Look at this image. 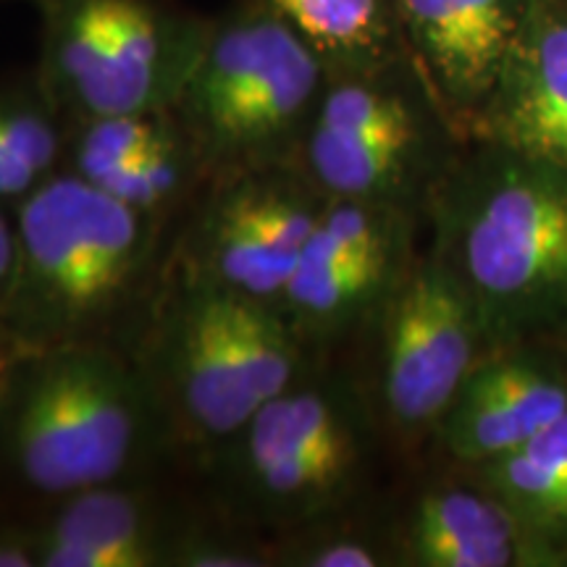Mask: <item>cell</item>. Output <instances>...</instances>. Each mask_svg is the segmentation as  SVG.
Segmentation results:
<instances>
[{
  "label": "cell",
  "instance_id": "obj_19",
  "mask_svg": "<svg viewBox=\"0 0 567 567\" xmlns=\"http://www.w3.org/2000/svg\"><path fill=\"white\" fill-rule=\"evenodd\" d=\"M481 465L509 513L544 536H567V410L526 446Z\"/></svg>",
  "mask_w": 567,
  "mask_h": 567
},
{
  "label": "cell",
  "instance_id": "obj_9",
  "mask_svg": "<svg viewBox=\"0 0 567 567\" xmlns=\"http://www.w3.org/2000/svg\"><path fill=\"white\" fill-rule=\"evenodd\" d=\"M326 205L300 163L218 174L205 184L174 264L279 308Z\"/></svg>",
  "mask_w": 567,
  "mask_h": 567
},
{
  "label": "cell",
  "instance_id": "obj_5",
  "mask_svg": "<svg viewBox=\"0 0 567 567\" xmlns=\"http://www.w3.org/2000/svg\"><path fill=\"white\" fill-rule=\"evenodd\" d=\"M329 69L268 0L210 17L200 59L174 105L208 176L297 163Z\"/></svg>",
  "mask_w": 567,
  "mask_h": 567
},
{
  "label": "cell",
  "instance_id": "obj_12",
  "mask_svg": "<svg viewBox=\"0 0 567 567\" xmlns=\"http://www.w3.org/2000/svg\"><path fill=\"white\" fill-rule=\"evenodd\" d=\"M534 0H396L413 63L450 124L492 103Z\"/></svg>",
  "mask_w": 567,
  "mask_h": 567
},
{
  "label": "cell",
  "instance_id": "obj_24",
  "mask_svg": "<svg viewBox=\"0 0 567 567\" xmlns=\"http://www.w3.org/2000/svg\"><path fill=\"white\" fill-rule=\"evenodd\" d=\"M13 279H17V221H13V208L0 203V318L9 308Z\"/></svg>",
  "mask_w": 567,
  "mask_h": 567
},
{
  "label": "cell",
  "instance_id": "obj_1",
  "mask_svg": "<svg viewBox=\"0 0 567 567\" xmlns=\"http://www.w3.org/2000/svg\"><path fill=\"white\" fill-rule=\"evenodd\" d=\"M172 446L151 381L116 342L24 352L0 402V467L42 499L145 478Z\"/></svg>",
  "mask_w": 567,
  "mask_h": 567
},
{
  "label": "cell",
  "instance_id": "obj_2",
  "mask_svg": "<svg viewBox=\"0 0 567 567\" xmlns=\"http://www.w3.org/2000/svg\"><path fill=\"white\" fill-rule=\"evenodd\" d=\"M434 255L471 295L486 339L567 308V166L496 142L444 166L429 197Z\"/></svg>",
  "mask_w": 567,
  "mask_h": 567
},
{
  "label": "cell",
  "instance_id": "obj_25",
  "mask_svg": "<svg viewBox=\"0 0 567 567\" xmlns=\"http://www.w3.org/2000/svg\"><path fill=\"white\" fill-rule=\"evenodd\" d=\"M24 352H30V347L21 342V339L13 334L11 326L0 318V402H3L6 389H9L13 368H17L19 360L24 358Z\"/></svg>",
  "mask_w": 567,
  "mask_h": 567
},
{
  "label": "cell",
  "instance_id": "obj_8",
  "mask_svg": "<svg viewBox=\"0 0 567 567\" xmlns=\"http://www.w3.org/2000/svg\"><path fill=\"white\" fill-rule=\"evenodd\" d=\"M450 124L413 59L381 69L329 74L297 163L331 200L408 210L429 197L444 168L434 166L436 126Z\"/></svg>",
  "mask_w": 567,
  "mask_h": 567
},
{
  "label": "cell",
  "instance_id": "obj_6",
  "mask_svg": "<svg viewBox=\"0 0 567 567\" xmlns=\"http://www.w3.org/2000/svg\"><path fill=\"white\" fill-rule=\"evenodd\" d=\"M40 13L42 87L66 122L172 111L210 17L172 0H30Z\"/></svg>",
  "mask_w": 567,
  "mask_h": 567
},
{
  "label": "cell",
  "instance_id": "obj_14",
  "mask_svg": "<svg viewBox=\"0 0 567 567\" xmlns=\"http://www.w3.org/2000/svg\"><path fill=\"white\" fill-rule=\"evenodd\" d=\"M481 126L513 151L567 166V0H534Z\"/></svg>",
  "mask_w": 567,
  "mask_h": 567
},
{
  "label": "cell",
  "instance_id": "obj_13",
  "mask_svg": "<svg viewBox=\"0 0 567 567\" xmlns=\"http://www.w3.org/2000/svg\"><path fill=\"white\" fill-rule=\"evenodd\" d=\"M184 520L145 478L63 496L38 523L40 567H168Z\"/></svg>",
  "mask_w": 567,
  "mask_h": 567
},
{
  "label": "cell",
  "instance_id": "obj_23",
  "mask_svg": "<svg viewBox=\"0 0 567 567\" xmlns=\"http://www.w3.org/2000/svg\"><path fill=\"white\" fill-rule=\"evenodd\" d=\"M0 567H40L38 523H0Z\"/></svg>",
  "mask_w": 567,
  "mask_h": 567
},
{
  "label": "cell",
  "instance_id": "obj_11",
  "mask_svg": "<svg viewBox=\"0 0 567 567\" xmlns=\"http://www.w3.org/2000/svg\"><path fill=\"white\" fill-rule=\"evenodd\" d=\"M408 221L394 205L329 197L279 305L308 350L384 310L408 274Z\"/></svg>",
  "mask_w": 567,
  "mask_h": 567
},
{
  "label": "cell",
  "instance_id": "obj_10",
  "mask_svg": "<svg viewBox=\"0 0 567 567\" xmlns=\"http://www.w3.org/2000/svg\"><path fill=\"white\" fill-rule=\"evenodd\" d=\"M381 396L402 431L439 425L476 368L484 339L476 305L434 252L402 281L384 305Z\"/></svg>",
  "mask_w": 567,
  "mask_h": 567
},
{
  "label": "cell",
  "instance_id": "obj_7",
  "mask_svg": "<svg viewBox=\"0 0 567 567\" xmlns=\"http://www.w3.org/2000/svg\"><path fill=\"white\" fill-rule=\"evenodd\" d=\"M208 460L229 520L279 536L339 505L360 463V429L342 389L308 368Z\"/></svg>",
  "mask_w": 567,
  "mask_h": 567
},
{
  "label": "cell",
  "instance_id": "obj_15",
  "mask_svg": "<svg viewBox=\"0 0 567 567\" xmlns=\"http://www.w3.org/2000/svg\"><path fill=\"white\" fill-rule=\"evenodd\" d=\"M567 410V384L528 358L476 363L452 400L439 431L465 463H488L520 450Z\"/></svg>",
  "mask_w": 567,
  "mask_h": 567
},
{
  "label": "cell",
  "instance_id": "obj_4",
  "mask_svg": "<svg viewBox=\"0 0 567 567\" xmlns=\"http://www.w3.org/2000/svg\"><path fill=\"white\" fill-rule=\"evenodd\" d=\"M174 264V260H172ZM145 305L134 360L176 444L210 457L310 368V350L276 305L172 266Z\"/></svg>",
  "mask_w": 567,
  "mask_h": 567
},
{
  "label": "cell",
  "instance_id": "obj_17",
  "mask_svg": "<svg viewBox=\"0 0 567 567\" xmlns=\"http://www.w3.org/2000/svg\"><path fill=\"white\" fill-rule=\"evenodd\" d=\"M329 69L365 71L410 59L396 0H268Z\"/></svg>",
  "mask_w": 567,
  "mask_h": 567
},
{
  "label": "cell",
  "instance_id": "obj_18",
  "mask_svg": "<svg viewBox=\"0 0 567 567\" xmlns=\"http://www.w3.org/2000/svg\"><path fill=\"white\" fill-rule=\"evenodd\" d=\"M69 122L38 71L0 84V203L17 208L63 168Z\"/></svg>",
  "mask_w": 567,
  "mask_h": 567
},
{
  "label": "cell",
  "instance_id": "obj_20",
  "mask_svg": "<svg viewBox=\"0 0 567 567\" xmlns=\"http://www.w3.org/2000/svg\"><path fill=\"white\" fill-rule=\"evenodd\" d=\"M208 168L197 153L195 142L184 132L179 118L153 151H147L130 166L113 174L101 189L137 208L147 216L166 221L195 193L208 184Z\"/></svg>",
  "mask_w": 567,
  "mask_h": 567
},
{
  "label": "cell",
  "instance_id": "obj_3",
  "mask_svg": "<svg viewBox=\"0 0 567 567\" xmlns=\"http://www.w3.org/2000/svg\"><path fill=\"white\" fill-rule=\"evenodd\" d=\"M17 279L3 321L30 350L116 342L151 300L163 221L61 168L13 208Z\"/></svg>",
  "mask_w": 567,
  "mask_h": 567
},
{
  "label": "cell",
  "instance_id": "obj_16",
  "mask_svg": "<svg viewBox=\"0 0 567 567\" xmlns=\"http://www.w3.org/2000/svg\"><path fill=\"white\" fill-rule=\"evenodd\" d=\"M405 555L421 567H507L517 563V517L496 496L467 488L423 494L410 515Z\"/></svg>",
  "mask_w": 567,
  "mask_h": 567
},
{
  "label": "cell",
  "instance_id": "obj_22",
  "mask_svg": "<svg viewBox=\"0 0 567 567\" xmlns=\"http://www.w3.org/2000/svg\"><path fill=\"white\" fill-rule=\"evenodd\" d=\"M271 544H260L250 528L208 526L200 520H184L174 538L168 567H271Z\"/></svg>",
  "mask_w": 567,
  "mask_h": 567
},
{
  "label": "cell",
  "instance_id": "obj_21",
  "mask_svg": "<svg viewBox=\"0 0 567 567\" xmlns=\"http://www.w3.org/2000/svg\"><path fill=\"white\" fill-rule=\"evenodd\" d=\"M174 126V109L71 122L63 168L101 187L113 174L153 151Z\"/></svg>",
  "mask_w": 567,
  "mask_h": 567
}]
</instances>
